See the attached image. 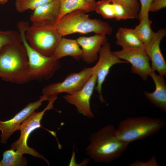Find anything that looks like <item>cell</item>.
<instances>
[{
  "label": "cell",
  "mask_w": 166,
  "mask_h": 166,
  "mask_svg": "<svg viewBox=\"0 0 166 166\" xmlns=\"http://www.w3.org/2000/svg\"><path fill=\"white\" fill-rule=\"evenodd\" d=\"M165 29H161L155 32L153 38L148 43L144 45L145 50L151 61L152 70L158 72L159 74L166 76V63L161 52L160 44L166 36Z\"/></svg>",
  "instance_id": "14"
},
{
  "label": "cell",
  "mask_w": 166,
  "mask_h": 166,
  "mask_svg": "<svg viewBox=\"0 0 166 166\" xmlns=\"http://www.w3.org/2000/svg\"><path fill=\"white\" fill-rule=\"evenodd\" d=\"M57 97L50 99L47 106L42 111L36 112L35 111L24 120L18 128L21 135L19 139L11 145V149L17 151L21 154H28L34 156L42 159L49 165V162L42 155L32 148H30L27 144V140L31 133L37 128L41 127V121L45 112L53 109V104Z\"/></svg>",
  "instance_id": "7"
},
{
  "label": "cell",
  "mask_w": 166,
  "mask_h": 166,
  "mask_svg": "<svg viewBox=\"0 0 166 166\" xmlns=\"http://www.w3.org/2000/svg\"><path fill=\"white\" fill-rule=\"evenodd\" d=\"M93 73V67L85 68L78 73H73L67 75L61 82L50 84L44 87L42 93L48 101L57 97L59 93L69 94L74 93L81 89Z\"/></svg>",
  "instance_id": "8"
},
{
  "label": "cell",
  "mask_w": 166,
  "mask_h": 166,
  "mask_svg": "<svg viewBox=\"0 0 166 166\" xmlns=\"http://www.w3.org/2000/svg\"><path fill=\"white\" fill-rule=\"evenodd\" d=\"M113 53L120 59L130 63L131 70L133 73L137 74L145 81L152 70L149 57L144 47L123 48L120 51L112 52Z\"/></svg>",
  "instance_id": "9"
},
{
  "label": "cell",
  "mask_w": 166,
  "mask_h": 166,
  "mask_svg": "<svg viewBox=\"0 0 166 166\" xmlns=\"http://www.w3.org/2000/svg\"><path fill=\"white\" fill-rule=\"evenodd\" d=\"M140 22L134 29V31L144 45L150 42L154 37L155 32L152 30V21L149 19L148 14L140 20Z\"/></svg>",
  "instance_id": "21"
},
{
  "label": "cell",
  "mask_w": 166,
  "mask_h": 166,
  "mask_svg": "<svg viewBox=\"0 0 166 166\" xmlns=\"http://www.w3.org/2000/svg\"><path fill=\"white\" fill-rule=\"evenodd\" d=\"M86 12L81 10L66 14L53 25L62 36L75 33L110 35L113 28L107 22L100 19L90 18Z\"/></svg>",
  "instance_id": "3"
},
{
  "label": "cell",
  "mask_w": 166,
  "mask_h": 166,
  "mask_svg": "<svg viewBox=\"0 0 166 166\" xmlns=\"http://www.w3.org/2000/svg\"><path fill=\"white\" fill-rule=\"evenodd\" d=\"M153 79L155 89L152 92L145 91L144 94L153 105L166 112V85L164 76L157 75L152 71L149 75Z\"/></svg>",
  "instance_id": "17"
},
{
  "label": "cell",
  "mask_w": 166,
  "mask_h": 166,
  "mask_svg": "<svg viewBox=\"0 0 166 166\" xmlns=\"http://www.w3.org/2000/svg\"><path fill=\"white\" fill-rule=\"evenodd\" d=\"M7 1V0H0V4H4Z\"/></svg>",
  "instance_id": "30"
},
{
  "label": "cell",
  "mask_w": 166,
  "mask_h": 166,
  "mask_svg": "<svg viewBox=\"0 0 166 166\" xmlns=\"http://www.w3.org/2000/svg\"><path fill=\"white\" fill-rule=\"evenodd\" d=\"M114 125L108 124L90 134L89 143L85 150L87 156L97 163H108L120 158L129 143L119 140Z\"/></svg>",
  "instance_id": "1"
},
{
  "label": "cell",
  "mask_w": 166,
  "mask_h": 166,
  "mask_svg": "<svg viewBox=\"0 0 166 166\" xmlns=\"http://www.w3.org/2000/svg\"><path fill=\"white\" fill-rule=\"evenodd\" d=\"M0 166H1V163L0 161Z\"/></svg>",
  "instance_id": "31"
},
{
  "label": "cell",
  "mask_w": 166,
  "mask_h": 166,
  "mask_svg": "<svg viewBox=\"0 0 166 166\" xmlns=\"http://www.w3.org/2000/svg\"><path fill=\"white\" fill-rule=\"evenodd\" d=\"M117 44L123 48L144 47V44L136 34L133 29L119 28L116 34Z\"/></svg>",
  "instance_id": "19"
},
{
  "label": "cell",
  "mask_w": 166,
  "mask_h": 166,
  "mask_svg": "<svg viewBox=\"0 0 166 166\" xmlns=\"http://www.w3.org/2000/svg\"><path fill=\"white\" fill-rule=\"evenodd\" d=\"M26 37L30 46L46 57L52 56L58 44L62 37L53 25L37 26H29Z\"/></svg>",
  "instance_id": "6"
},
{
  "label": "cell",
  "mask_w": 166,
  "mask_h": 166,
  "mask_svg": "<svg viewBox=\"0 0 166 166\" xmlns=\"http://www.w3.org/2000/svg\"><path fill=\"white\" fill-rule=\"evenodd\" d=\"M28 61L22 42L8 44L0 52V77L11 83L23 84L30 81Z\"/></svg>",
  "instance_id": "2"
},
{
  "label": "cell",
  "mask_w": 166,
  "mask_h": 166,
  "mask_svg": "<svg viewBox=\"0 0 166 166\" xmlns=\"http://www.w3.org/2000/svg\"><path fill=\"white\" fill-rule=\"evenodd\" d=\"M17 42H22L18 32L14 30L0 31V52L6 45Z\"/></svg>",
  "instance_id": "24"
},
{
  "label": "cell",
  "mask_w": 166,
  "mask_h": 166,
  "mask_svg": "<svg viewBox=\"0 0 166 166\" xmlns=\"http://www.w3.org/2000/svg\"><path fill=\"white\" fill-rule=\"evenodd\" d=\"M131 166H158L156 160L154 156H153L148 161L144 162H141L137 160L133 163L131 164Z\"/></svg>",
  "instance_id": "28"
},
{
  "label": "cell",
  "mask_w": 166,
  "mask_h": 166,
  "mask_svg": "<svg viewBox=\"0 0 166 166\" xmlns=\"http://www.w3.org/2000/svg\"><path fill=\"white\" fill-rule=\"evenodd\" d=\"M60 11L58 0H53L35 9L30 19L32 25L35 26L53 25L56 22Z\"/></svg>",
  "instance_id": "16"
},
{
  "label": "cell",
  "mask_w": 166,
  "mask_h": 166,
  "mask_svg": "<svg viewBox=\"0 0 166 166\" xmlns=\"http://www.w3.org/2000/svg\"><path fill=\"white\" fill-rule=\"evenodd\" d=\"M153 0H140L141 6L139 13V20L148 14L150 4Z\"/></svg>",
  "instance_id": "25"
},
{
  "label": "cell",
  "mask_w": 166,
  "mask_h": 166,
  "mask_svg": "<svg viewBox=\"0 0 166 166\" xmlns=\"http://www.w3.org/2000/svg\"><path fill=\"white\" fill-rule=\"evenodd\" d=\"M82 54L81 49L76 40L61 38L54 51L52 56L59 60L65 56H71L79 61Z\"/></svg>",
  "instance_id": "18"
},
{
  "label": "cell",
  "mask_w": 166,
  "mask_h": 166,
  "mask_svg": "<svg viewBox=\"0 0 166 166\" xmlns=\"http://www.w3.org/2000/svg\"><path fill=\"white\" fill-rule=\"evenodd\" d=\"M97 81V74L93 72L81 89L63 97L66 101L76 107L79 113L89 118H93L94 116L91 109L90 101Z\"/></svg>",
  "instance_id": "11"
},
{
  "label": "cell",
  "mask_w": 166,
  "mask_h": 166,
  "mask_svg": "<svg viewBox=\"0 0 166 166\" xmlns=\"http://www.w3.org/2000/svg\"><path fill=\"white\" fill-rule=\"evenodd\" d=\"M85 0L86 2L93 6L94 7L95 3L96 2L95 1V0Z\"/></svg>",
  "instance_id": "29"
},
{
  "label": "cell",
  "mask_w": 166,
  "mask_h": 166,
  "mask_svg": "<svg viewBox=\"0 0 166 166\" xmlns=\"http://www.w3.org/2000/svg\"><path fill=\"white\" fill-rule=\"evenodd\" d=\"M166 7V0H153L151 2L149 11L157 12Z\"/></svg>",
  "instance_id": "27"
},
{
  "label": "cell",
  "mask_w": 166,
  "mask_h": 166,
  "mask_svg": "<svg viewBox=\"0 0 166 166\" xmlns=\"http://www.w3.org/2000/svg\"><path fill=\"white\" fill-rule=\"evenodd\" d=\"M76 40L81 47V58L88 64L96 61L102 46L108 42L106 35L97 34L89 37H80Z\"/></svg>",
  "instance_id": "15"
},
{
  "label": "cell",
  "mask_w": 166,
  "mask_h": 166,
  "mask_svg": "<svg viewBox=\"0 0 166 166\" xmlns=\"http://www.w3.org/2000/svg\"><path fill=\"white\" fill-rule=\"evenodd\" d=\"M161 118L139 116L126 118L116 128V134L120 141L129 144L141 140L157 133L165 125Z\"/></svg>",
  "instance_id": "4"
},
{
  "label": "cell",
  "mask_w": 166,
  "mask_h": 166,
  "mask_svg": "<svg viewBox=\"0 0 166 166\" xmlns=\"http://www.w3.org/2000/svg\"><path fill=\"white\" fill-rule=\"evenodd\" d=\"M22 154L11 149L4 151L0 161L1 166H24L27 160Z\"/></svg>",
  "instance_id": "22"
},
{
  "label": "cell",
  "mask_w": 166,
  "mask_h": 166,
  "mask_svg": "<svg viewBox=\"0 0 166 166\" xmlns=\"http://www.w3.org/2000/svg\"><path fill=\"white\" fill-rule=\"evenodd\" d=\"M29 24L25 21L18 23L17 26L22 42L26 51L28 61V75L30 81H41L51 78L59 69L58 60L52 56L46 57L38 52L28 43L26 37V31Z\"/></svg>",
  "instance_id": "5"
},
{
  "label": "cell",
  "mask_w": 166,
  "mask_h": 166,
  "mask_svg": "<svg viewBox=\"0 0 166 166\" xmlns=\"http://www.w3.org/2000/svg\"><path fill=\"white\" fill-rule=\"evenodd\" d=\"M53 0H16L15 6L19 13L24 12L29 10H34L36 8Z\"/></svg>",
  "instance_id": "23"
},
{
  "label": "cell",
  "mask_w": 166,
  "mask_h": 166,
  "mask_svg": "<svg viewBox=\"0 0 166 166\" xmlns=\"http://www.w3.org/2000/svg\"><path fill=\"white\" fill-rule=\"evenodd\" d=\"M48 101L47 97L43 95L40 97L39 100L30 103L10 119L6 121H0L1 142L6 144L10 137L16 131L22 122L36 109H37L45 101Z\"/></svg>",
  "instance_id": "12"
},
{
  "label": "cell",
  "mask_w": 166,
  "mask_h": 166,
  "mask_svg": "<svg viewBox=\"0 0 166 166\" xmlns=\"http://www.w3.org/2000/svg\"><path fill=\"white\" fill-rule=\"evenodd\" d=\"M126 6L133 11L138 13L140 7L137 0H114Z\"/></svg>",
  "instance_id": "26"
},
{
  "label": "cell",
  "mask_w": 166,
  "mask_h": 166,
  "mask_svg": "<svg viewBox=\"0 0 166 166\" xmlns=\"http://www.w3.org/2000/svg\"><path fill=\"white\" fill-rule=\"evenodd\" d=\"M60 5L59 16L56 22L68 13L75 10H81L86 13L94 10V7L85 0H58Z\"/></svg>",
  "instance_id": "20"
},
{
  "label": "cell",
  "mask_w": 166,
  "mask_h": 166,
  "mask_svg": "<svg viewBox=\"0 0 166 166\" xmlns=\"http://www.w3.org/2000/svg\"><path fill=\"white\" fill-rule=\"evenodd\" d=\"M97 62L93 67V72L97 75V85L95 89L99 94V98L101 103H106L102 94V86L109 74L111 68L114 65L118 63H128L125 61L121 60L114 55L111 50V46L108 42L101 46L99 53Z\"/></svg>",
  "instance_id": "10"
},
{
  "label": "cell",
  "mask_w": 166,
  "mask_h": 166,
  "mask_svg": "<svg viewBox=\"0 0 166 166\" xmlns=\"http://www.w3.org/2000/svg\"><path fill=\"white\" fill-rule=\"evenodd\" d=\"M106 19L116 21L139 18V13L114 0H101L96 2L94 10Z\"/></svg>",
  "instance_id": "13"
}]
</instances>
